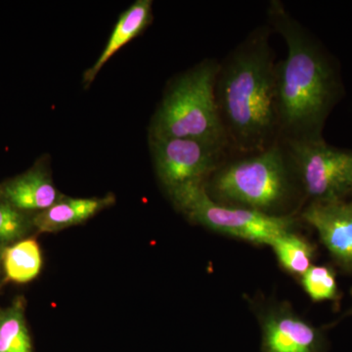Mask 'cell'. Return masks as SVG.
<instances>
[{
    "instance_id": "6da1fadb",
    "label": "cell",
    "mask_w": 352,
    "mask_h": 352,
    "mask_svg": "<svg viewBox=\"0 0 352 352\" xmlns=\"http://www.w3.org/2000/svg\"><path fill=\"white\" fill-rule=\"evenodd\" d=\"M267 15L287 45V57L275 66L279 140L323 138L328 117L344 94L339 69L281 1H271Z\"/></svg>"
},
{
    "instance_id": "7a4b0ae2",
    "label": "cell",
    "mask_w": 352,
    "mask_h": 352,
    "mask_svg": "<svg viewBox=\"0 0 352 352\" xmlns=\"http://www.w3.org/2000/svg\"><path fill=\"white\" fill-rule=\"evenodd\" d=\"M270 34V25L256 28L219 63L215 99L234 157L264 151L279 140Z\"/></svg>"
},
{
    "instance_id": "3957f363",
    "label": "cell",
    "mask_w": 352,
    "mask_h": 352,
    "mask_svg": "<svg viewBox=\"0 0 352 352\" xmlns=\"http://www.w3.org/2000/svg\"><path fill=\"white\" fill-rule=\"evenodd\" d=\"M205 186L210 198L222 205L278 217L284 215L296 192L302 193L280 140L264 151L227 160Z\"/></svg>"
},
{
    "instance_id": "277c9868",
    "label": "cell",
    "mask_w": 352,
    "mask_h": 352,
    "mask_svg": "<svg viewBox=\"0 0 352 352\" xmlns=\"http://www.w3.org/2000/svg\"><path fill=\"white\" fill-rule=\"evenodd\" d=\"M219 69V62L207 59L173 80L155 113L150 138L193 139L229 150L215 99Z\"/></svg>"
},
{
    "instance_id": "5b68a950",
    "label": "cell",
    "mask_w": 352,
    "mask_h": 352,
    "mask_svg": "<svg viewBox=\"0 0 352 352\" xmlns=\"http://www.w3.org/2000/svg\"><path fill=\"white\" fill-rule=\"evenodd\" d=\"M205 184L191 183L168 193L173 205L194 223L256 245H270L295 226L292 214L278 217L217 203L208 195Z\"/></svg>"
},
{
    "instance_id": "8992f818",
    "label": "cell",
    "mask_w": 352,
    "mask_h": 352,
    "mask_svg": "<svg viewBox=\"0 0 352 352\" xmlns=\"http://www.w3.org/2000/svg\"><path fill=\"white\" fill-rule=\"evenodd\" d=\"M303 196L310 201L351 195L352 151L339 149L324 138L283 142Z\"/></svg>"
},
{
    "instance_id": "52a82bcc",
    "label": "cell",
    "mask_w": 352,
    "mask_h": 352,
    "mask_svg": "<svg viewBox=\"0 0 352 352\" xmlns=\"http://www.w3.org/2000/svg\"><path fill=\"white\" fill-rule=\"evenodd\" d=\"M155 168L168 194L191 184L206 183L230 156L228 149L186 138H150Z\"/></svg>"
},
{
    "instance_id": "ba28073f",
    "label": "cell",
    "mask_w": 352,
    "mask_h": 352,
    "mask_svg": "<svg viewBox=\"0 0 352 352\" xmlns=\"http://www.w3.org/2000/svg\"><path fill=\"white\" fill-rule=\"evenodd\" d=\"M302 217L317 231L338 265L352 273V201H310Z\"/></svg>"
},
{
    "instance_id": "9c48e42d",
    "label": "cell",
    "mask_w": 352,
    "mask_h": 352,
    "mask_svg": "<svg viewBox=\"0 0 352 352\" xmlns=\"http://www.w3.org/2000/svg\"><path fill=\"white\" fill-rule=\"evenodd\" d=\"M265 352H323V333L288 305L267 308L261 316Z\"/></svg>"
},
{
    "instance_id": "30bf717a",
    "label": "cell",
    "mask_w": 352,
    "mask_h": 352,
    "mask_svg": "<svg viewBox=\"0 0 352 352\" xmlns=\"http://www.w3.org/2000/svg\"><path fill=\"white\" fill-rule=\"evenodd\" d=\"M63 196L55 186L44 161L0 184V199L29 214L47 210Z\"/></svg>"
},
{
    "instance_id": "8fae6325",
    "label": "cell",
    "mask_w": 352,
    "mask_h": 352,
    "mask_svg": "<svg viewBox=\"0 0 352 352\" xmlns=\"http://www.w3.org/2000/svg\"><path fill=\"white\" fill-rule=\"evenodd\" d=\"M115 197L69 198L63 196L47 210L32 215L34 230L39 233H57L80 226L115 204Z\"/></svg>"
},
{
    "instance_id": "7c38bea8",
    "label": "cell",
    "mask_w": 352,
    "mask_h": 352,
    "mask_svg": "<svg viewBox=\"0 0 352 352\" xmlns=\"http://www.w3.org/2000/svg\"><path fill=\"white\" fill-rule=\"evenodd\" d=\"M152 4L151 0H138L122 13L103 52L101 53L94 66L88 69L83 75L82 82L85 87H89L94 82L95 78L103 68L104 65L107 63L120 48L124 47L129 41L138 36L148 25L151 24Z\"/></svg>"
},
{
    "instance_id": "4fadbf2b",
    "label": "cell",
    "mask_w": 352,
    "mask_h": 352,
    "mask_svg": "<svg viewBox=\"0 0 352 352\" xmlns=\"http://www.w3.org/2000/svg\"><path fill=\"white\" fill-rule=\"evenodd\" d=\"M1 264L6 281L29 283L38 276L43 268L41 245L32 237L18 241L2 250Z\"/></svg>"
},
{
    "instance_id": "5bb4252c",
    "label": "cell",
    "mask_w": 352,
    "mask_h": 352,
    "mask_svg": "<svg viewBox=\"0 0 352 352\" xmlns=\"http://www.w3.org/2000/svg\"><path fill=\"white\" fill-rule=\"evenodd\" d=\"M268 245L272 248L281 267L293 276L302 277L314 265V245L293 230L276 236Z\"/></svg>"
},
{
    "instance_id": "9a60e30c",
    "label": "cell",
    "mask_w": 352,
    "mask_h": 352,
    "mask_svg": "<svg viewBox=\"0 0 352 352\" xmlns=\"http://www.w3.org/2000/svg\"><path fill=\"white\" fill-rule=\"evenodd\" d=\"M0 352H32L22 296L8 307H0Z\"/></svg>"
},
{
    "instance_id": "2e32d148",
    "label": "cell",
    "mask_w": 352,
    "mask_h": 352,
    "mask_svg": "<svg viewBox=\"0 0 352 352\" xmlns=\"http://www.w3.org/2000/svg\"><path fill=\"white\" fill-rule=\"evenodd\" d=\"M300 280L305 293L315 302L340 298L336 272L330 266L312 265Z\"/></svg>"
},
{
    "instance_id": "e0dca14e",
    "label": "cell",
    "mask_w": 352,
    "mask_h": 352,
    "mask_svg": "<svg viewBox=\"0 0 352 352\" xmlns=\"http://www.w3.org/2000/svg\"><path fill=\"white\" fill-rule=\"evenodd\" d=\"M32 230V215L16 210L0 199V249L28 238Z\"/></svg>"
},
{
    "instance_id": "ac0fdd59",
    "label": "cell",
    "mask_w": 352,
    "mask_h": 352,
    "mask_svg": "<svg viewBox=\"0 0 352 352\" xmlns=\"http://www.w3.org/2000/svg\"><path fill=\"white\" fill-rule=\"evenodd\" d=\"M3 249H0V288H1L2 284H3L4 275L3 270H2V264H1V252Z\"/></svg>"
},
{
    "instance_id": "d6986e66",
    "label": "cell",
    "mask_w": 352,
    "mask_h": 352,
    "mask_svg": "<svg viewBox=\"0 0 352 352\" xmlns=\"http://www.w3.org/2000/svg\"><path fill=\"white\" fill-rule=\"evenodd\" d=\"M352 294V292H351ZM352 316V305L351 307L349 308V309L346 310V312H344V315H342V318H346V317Z\"/></svg>"
},
{
    "instance_id": "ffe728a7",
    "label": "cell",
    "mask_w": 352,
    "mask_h": 352,
    "mask_svg": "<svg viewBox=\"0 0 352 352\" xmlns=\"http://www.w3.org/2000/svg\"><path fill=\"white\" fill-rule=\"evenodd\" d=\"M351 192L352 194V168H351Z\"/></svg>"
}]
</instances>
